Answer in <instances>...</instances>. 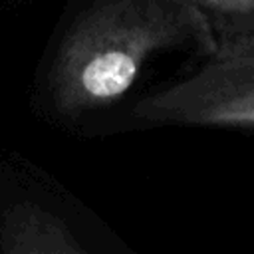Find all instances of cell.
Here are the masks:
<instances>
[{
  "mask_svg": "<svg viewBox=\"0 0 254 254\" xmlns=\"http://www.w3.org/2000/svg\"><path fill=\"white\" fill-rule=\"evenodd\" d=\"M0 254H95L46 206H22L8 218Z\"/></svg>",
  "mask_w": 254,
  "mask_h": 254,
  "instance_id": "obj_3",
  "label": "cell"
},
{
  "mask_svg": "<svg viewBox=\"0 0 254 254\" xmlns=\"http://www.w3.org/2000/svg\"><path fill=\"white\" fill-rule=\"evenodd\" d=\"M216 46L254 34V0H194Z\"/></svg>",
  "mask_w": 254,
  "mask_h": 254,
  "instance_id": "obj_4",
  "label": "cell"
},
{
  "mask_svg": "<svg viewBox=\"0 0 254 254\" xmlns=\"http://www.w3.org/2000/svg\"><path fill=\"white\" fill-rule=\"evenodd\" d=\"M196 40L216 48L194 0H107L85 8L65 30L48 75L54 109L79 117L119 99L147 60Z\"/></svg>",
  "mask_w": 254,
  "mask_h": 254,
  "instance_id": "obj_1",
  "label": "cell"
},
{
  "mask_svg": "<svg viewBox=\"0 0 254 254\" xmlns=\"http://www.w3.org/2000/svg\"><path fill=\"white\" fill-rule=\"evenodd\" d=\"M141 125L254 127V34L218 44L189 77L131 107Z\"/></svg>",
  "mask_w": 254,
  "mask_h": 254,
  "instance_id": "obj_2",
  "label": "cell"
}]
</instances>
